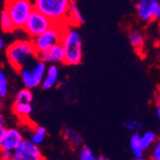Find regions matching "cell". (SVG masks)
Returning <instances> with one entry per match:
<instances>
[{
	"label": "cell",
	"mask_w": 160,
	"mask_h": 160,
	"mask_svg": "<svg viewBox=\"0 0 160 160\" xmlns=\"http://www.w3.org/2000/svg\"><path fill=\"white\" fill-rule=\"evenodd\" d=\"M58 79H59V69L57 65H55V63H51V65L47 67L46 75L41 83V87L43 89L52 88L57 84Z\"/></svg>",
	"instance_id": "cell-12"
},
{
	"label": "cell",
	"mask_w": 160,
	"mask_h": 160,
	"mask_svg": "<svg viewBox=\"0 0 160 160\" xmlns=\"http://www.w3.org/2000/svg\"><path fill=\"white\" fill-rule=\"evenodd\" d=\"M156 113H157V116H158V118L160 120V104L156 105Z\"/></svg>",
	"instance_id": "cell-31"
},
{
	"label": "cell",
	"mask_w": 160,
	"mask_h": 160,
	"mask_svg": "<svg viewBox=\"0 0 160 160\" xmlns=\"http://www.w3.org/2000/svg\"><path fill=\"white\" fill-rule=\"evenodd\" d=\"M79 158L81 160H95L96 156L93 152V151L87 146H82L80 147L79 150Z\"/></svg>",
	"instance_id": "cell-20"
},
{
	"label": "cell",
	"mask_w": 160,
	"mask_h": 160,
	"mask_svg": "<svg viewBox=\"0 0 160 160\" xmlns=\"http://www.w3.org/2000/svg\"><path fill=\"white\" fill-rule=\"evenodd\" d=\"M0 22H1V29L4 33H12L16 29H18L13 20L5 10H3L0 14Z\"/></svg>",
	"instance_id": "cell-14"
},
{
	"label": "cell",
	"mask_w": 160,
	"mask_h": 160,
	"mask_svg": "<svg viewBox=\"0 0 160 160\" xmlns=\"http://www.w3.org/2000/svg\"><path fill=\"white\" fill-rule=\"evenodd\" d=\"M31 140H32L35 144L39 145V144H41L43 141H44V135L39 134V133H38V132H35L32 134V136H31Z\"/></svg>",
	"instance_id": "cell-25"
},
{
	"label": "cell",
	"mask_w": 160,
	"mask_h": 160,
	"mask_svg": "<svg viewBox=\"0 0 160 160\" xmlns=\"http://www.w3.org/2000/svg\"><path fill=\"white\" fill-rule=\"evenodd\" d=\"M5 127V121H4V117L3 115L0 116V128H4Z\"/></svg>",
	"instance_id": "cell-30"
},
{
	"label": "cell",
	"mask_w": 160,
	"mask_h": 160,
	"mask_svg": "<svg viewBox=\"0 0 160 160\" xmlns=\"http://www.w3.org/2000/svg\"><path fill=\"white\" fill-rule=\"evenodd\" d=\"M55 23L50 18L35 9L29 17L23 30L27 35L34 38L47 31Z\"/></svg>",
	"instance_id": "cell-7"
},
{
	"label": "cell",
	"mask_w": 160,
	"mask_h": 160,
	"mask_svg": "<svg viewBox=\"0 0 160 160\" xmlns=\"http://www.w3.org/2000/svg\"><path fill=\"white\" fill-rule=\"evenodd\" d=\"M1 159L3 160H11L13 159V151L10 150H1Z\"/></svg>",
	"instance_id": "cell-26"
},
{
	"label": "cell",
	"mask_w": 160,
	"mask_h": 160,
	"mask_svg": "<svg viewBox=\"0 0 160 160\" xmlns=\"http://www.w3.org/2000/svg\"><path fill=\"white\" fill-rule=\"evenodd\" d=\"M159 19H160V2L157 5L153 13V20H159Z\"/></svg>",
	"instance_id": "cell-28"
},
{
	"label": "cell",
	"mask_w": 160,
	"mask_h": 160,
	"mask_svg": "<svg viewBox=\"0 0 160 160\" xmlns=\"http://www.w3.org/2000/svg\"><path fill=\"white\" fill-rule=\"evenodd\" d=\"M46 62L38 58L35 62L27 65L20 71V76L24 86L32 89L41 85L46 75Z\"/></svg>",
	"instance_id": "cell-5"
},
{
	"label": "cell",
	"mask_w": 160,
	"mask_h": 160,
	"mask_svg": "<svg viewBox=\"0 0 160 160\" xmlns=\"http://www.w3.org/2000/svg\"><path fill=\"white\" fill-rule=\"evenodd\" d=\"M128 39L130 44L135 48V50H140L143 48L145 43V36L140 30H137V29L130 30L128 34Z\"/></svg>",
	"instance_id": "cell-13"
},
{
	"label": "cell",
	"mask_w": 160,
	"mask_h": 160,
	"mask_svg": "<svg viewBox=\"0 0 160 160\" xmlns=\"http://www.w3.org/2000/svg\"><path fill=\"white\" fill-rule=\"evenodd\" d=\"M65 52L62 42L51 47L49 50L38 55V58L46 63H58L64 62Z\"/></svg>",
	"instance_id": "cell-11"
},
{
	"label": "cell",
	"mask_w": 160,
	"mask_h": 160,
	"mask_svg": "<svg viewBox=\"0 0 160 160\" xmlns=\"http://www.w3.org/2000/svg\"><path fill=\"white\" fill-rule=\"evenodd\" d=\"M154 101H155V105L160 104V89L156 92L155 97H154Z\"/></svg>",
	"instance_id": "cell-29"
},
{
	"label": "cell",
	"mask_w": 160,
	"mask_h": 160,
	"mask_svg": "<svg viewBox=\"0 0 160 160\" xmlns=\"http://www.w3.org/2000/svg\"><path fill=\"white\" fill-rule=\"evenodd\" d=\"M158 4V0H138L135 5L138 18L145 22L153 20V13Z\"/></svg>",
	"instance_id": "cell-10"
},
{
	"label": "cell",
	"mask_w": 160,
	"mask_h": 160,
	"mask_svg": "<svg viewBox=\"0 0 160 160\" xmlns=\"http://www.w3.org/2000/svg\"><path fill=\"white\" fill-rule=\"evenodd\" d=\"M4 10L12 18L17 28L23 29L35 6L31 0H5Z\"/></svg>",
	"instance_id": "cell-4"
},
{
	"label": "cell",
	"mask_w": 160,
	"mask_h": 160,
	"mask_svg": "<svg viewBox=\"0 0 160 160\" xmlns=\"http://www.w3.org/2000/svg\"><path fill=\"white\" fill-rule=\"evenodd\" d=\"M83 23V18L80 12V10L77 4L74 1H71L70 11H69V24L71 25H81Z\"/></svg>",
	"instance_id": "cell-15"
},
{
	"label": "cell",
	"mask_w": 160,
	"mask_h": 160,
	"mask_svg": "<svg viewBox=\"0 0 160 160\" xmlns=\"http://www.w3.org/2000/svg\"><path fill=\"white\" fill-rule=\"evenodd\" d=\"M8 89H9V85H8V80L6 75L4 74V72L1 71L0 72V97L4 98L8 94Z\"/></svg>",
	"instance_id": "cell-21"
},
{
	"label": "cell",
	"mask_w": 160,
	"mask_h": 160,
	"mask_svg": "<svg viewBox=\"0 0 160 160\" xmlns=\"http://www.w3.org/2000/svg\"><path fill=\"white\" fill-rule=\"evenodd\" d=\"M4 45H5L4 39L1 38H0V49H3V48H4Z\"/></svg>",
	"instance_id": "cell-32"
},
{
	"label": "cell",
	"mask_w": 160,
	"mask_h": 160,
	"mask_svg": "<svg viewBox=\"0 0 160 160\" xmlns=\"http://www.w3.org/2000/svg\"><path fill=\"white\" fill-rule=\"evenodd\" d=\"M62 44L64 48V64L78 65L82 60V39L78 30L72 26L64 28Z\"/></svg>",
	"instance_id": "cell-3"
},
{
	"label": "cell",
	"mask_w": 160,
	"mask_h": 160,
	"mask_svg": "<svg viewBox=\"0 0 160 160\" xmlns=\"http://www.w3.org/2000/svg\"><path fill=\"white\" fill-rule=\"evenodd\" d=\"M151 157L153 160H160V139L156 140L154 146H153V149H152V152Z\"/></svg>",
	"instance_id": "cell-24"
},
{
	"label": "cell",
	"mask_w": 160,
	"mask_h": 160,
	"mask_svg": "<svg viewBox=\"0 0 160 160\" xmlns=\"http://www.w3.org/2000/svg\"><path fill=\"white\" fill-rule=\"evenodd\" d=\"M141 135L134 133L130 137V150H132V154L134 157H144V149L142 148L141 145V140H140Z\"/></svg>",
	"instance_id": "cell-16"
},
{
	"label": "cell",
	"mask_w": 160,
	"mask_h": 160,
	"mask_svg": "<svg viewBox=\"0 0 160 160\" xmlns=\"http://www.w3.org/2000/svg\"><path fill=\"white\" fill-rule=\"evenodd\" d=\"M159 30H160V19H159Z\"/></svg>",
	"instance_id": "cell-34"
},
{
	"label": "cell",
	"mask_w": 160,
	"mask_h": 160,
	"mask_svg": "<svg viewBox=\"0 0 160 160\" xmlns=\"http://www.w3.org/2000/svg\"><path fill=\"white\" fill-rule=\"evenodd\" d=\"M98 159H100V160H106V159H107V157H105V156H100Z\"/></svg>",
	"instance_id": "cell-33"
},
{
	"label": "cell",
	"mask_w": 160,
	"mask_h": 160,
	"mask_svg": "<svg viewBox=\"0 0 160 160\" xmlns=\"http://www.w3.org/2000/svg\"><path fill=\"white\" fill-rule=\"evenodd\" d=\"M69 143L71 144V146L73 148H79V147H82V144H83V138L82 136L78 133V132H74L73 134L71 135V137L68 139Z\"/></svg>",
	"instance_id": "cell-22"
},
{
	"label": "cell",
	"mask_w": 160,
	"mask_h": 160,
	"mask_svg": "<svg viewBox=\"0 0 160 160\" xmlns=\"http://www.w3.org/2000/svg\"><path fill=\"white\" fill-rule=\"evenodd\" d=\"M140 140H141L142 148L146 151V150L150 149L156 142V135L152 132H146L141 135Z\"/></svg>",
	"instance_id": "cell-19"
},
{
	"label": "cell",
	"mask_w": 160,
	"mask_h": 160,
	"mask_svg": "<svg viewBox=\"0 0 160 160\" xmlns=\"http://www.w3.org/2000/svg\"><path fill=\"white\" fill-rule=\"evenodd\" d=\"M72 0H34L35 9L50 18L55 24L68 25Z\"/></svg>",
	"instance_id": "cell-2"
},
{
	"label": "cell",
	"mask_w": 160,
	"mask_h": 160,
	"mask_svg": "<svg viewBox=\"0 0 160 160\" xmlns=\"http://www.w3.org/2000/svg\"><path fill=\"white\" fill-rule=\"evenodd\" d=\"M33 101V93L31 88H25L19 90L14 99V104H32Z\"/></svg>",
	"instance_id": "cell-18"
},
{
	"label": "cell",
	"mask_w": 160,
	"mask_h": 160,
	"mask_svg": "<svg viewBox=\"0 0 160 160\" xmlns=\"http://www.w3.org/2000/svg\"><path fill=\"white\" fill-rule=\"evenodd\" d=\"M125 127L129 132H138L142 128V124L137 120H129L125 124Z\"/></svg>",
	"instance_id": "cell-23"
},
{
	"label": "cell",
	"mask_w": 160,
	"mask_h": 160,
	"mask_svg": "<svg viewBox=\"0 0 160 160\" xmlns=\"http://www.w3.org/2000/svg\"><path fill=\"white\" fill-rule=\"evenodd\" d=\"M35 132H38V133H39V134H42V135H46V133H47V132H46V128H44V127H40V126H38V127H36V128H35Z\"/></svg>",
	"instance_id": "cell-27"
},
{
	"label": "cell",
	"mask_w": 160,
	"mask_h": 160,
	"mask_svg": "<svg viewBox=\"0 0 160 160\" xmlns=\"http://www.w3.org/2000/svg\"><path fill=\"white\" fill-rule=\"evenodd\" d=\"M6 58L10 65L17 71H21L24 67L35 62L38 58V53L32 40H16L7 47Z\"/></svg>",
	"instance_id": "cell-1"
},
{
	"label": "cell",
	"mask_w": 160,
	"mask_h": 160,
	"mask_svg": "<svg viewBox=\"0 0 160 160\" xmlns=\"http://www.w3.org/2000/svg\"><path fill=\"white\" fill-rule=\"evenodd\" d=\"M12 111L20 119L29 118V116L32 113V105L31 104H14L12 107Z\"/></svg>",
	"instance_id": "cell-17"
},
{
	"label": "cell",
	"mask_w": 160,
	"mask_h": 160,
	"mask_svg": "<svg viewBox=\"0 0 160 160\" xmlns=\"http://www.w3.org/2000/svg\"><path fill=\"white\" fill-rule=\"evenodd\" d=\"M44 158L38 145L31 139L23 140L13 151V160H41Z\"/></svg>",
	"instance_id": "cell-8"
},
{
	"label": "cell",
	"mask_w": 160,
	"mask_h": 160,
	"mask_svg": "<svg viewBox=\"0 0 160 160\" xmlns=\"http://www.w3.org/2000/svg\"><path fill=\"white\" fill-rule=\"evenodd\" d=\"M66 26L54 24L44 33H42L41 35L32 38L38 55L49 50L51 47H53L54 45L58 44V43H60L62 41L64 28Z\"/></svg>",
	"instance_id": "cell-6"
},
{
	"label": "cell",
	"mask_w": 160,
	"mask_h": 160,
	"mask_svg": "<svg viewBox=\"0 0 160 160\" xmlns=\"http://www.w3.org/2000/svg\"><path fill=\"white\" fill-rule=\"evenodd\" d=\"M21 132L17 128H0V149L14 151L23 141Z\"/></svg>",
	"instance_id": "cell-9"
}]
</instances>
